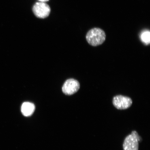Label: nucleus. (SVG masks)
I'll list each match as a JSON object with an SVG mask.
<instances>
[{
    "instance_id": "obj_5",
    "label": "nucleus",
    "mask_w": 150,
    "mask_h": 150,
    "mask_svg": "<svg viewBox=\"0 0 150 150\" xmlns=\"http://www.w3.org/2000/svg\"><path fill=\"white\" fill-rule=\"evenodd\" d=\"M80 88V84L78 81L74 79H70L65 82L62 89L66 95H71L76 93Z\"/></svg>"
},
{
    "instance_id": "obj_4",
    "label": "nucleus",
    "mask_w": 150,
    "mask_h": 150,
    "mask_svg": "<svg viewBox=\"0 0 150 150\" xmlns=\"http://www.w3.org/2000/svg\"><path fill=\"white\" fill-rule=\"evenodd\" d=\"M33 11L37 17L44 18L50 15V7L45 2H39L33 6Z\"/></svg>"
},
{
    "instance_id": "obj_6",
    "label": "nucleus",
    "mask_w": 150,
    "mask_h": 150,
    "mask_svg": "<svg viewBox=\"0 0 150 150\" xmlns=\"http://www.w3.org/2000/svg\"><path fill=\"white\" fill-rule=\"evenodd\" d=\"M35 107L33 103L29 102H24L22 104L21 107V111L22 114L25 117H29L34 112Z\"/></svg>"
},
{
    "instance_id": "obj_2",
    "label": "nucleus",
    "mask_w": 150,
    "mask_h": 150,
    "mask_svg": "<svg viewBox=\"0 0 150 150\" xmlns=\"http://www.w3.org/2000/svg\"><path fill=\"white\" fill-rule=\"evenodd\" d=\"M139 137L136 131H132L131 134L127 136L124 141L123 150H139Z\"/></svg>"
},
{
    "instance_id": "obj_7",
    "label": "nucleus",
    "mask_w": 150,
    "mask_h": 150,
    "mask_svg": "<svg viewBox=\"0 0 150 150\" xmlns=\"http://www.w3.org/2000/svg\"><path fill=\"white\" fill-rule=\"evenodd\" d=\"M150 34L149 31H146L142 33L141 35L142 42L147 45L150 44Z\"/></svg>"
},
{
    "instance_id": "obj_8",
    "label": "nucleus",
    "mask_w": 150,
    "mask_h": 150,
    "mask_svg": "<svg viewBox=\"0 0 150 150\" xmlns=\"http://www.w3.org/2000/svg\"><path fill=\"white\" fill-rule=\"evenodd\" d=\"M40 2H46L49 1V0H38Z\"/></svg>"
},
{
    "instance_id": "obj_3",
    "label": "nucleus",
    "mask_w": 150,
    "mask_h": 150,
    "mask_svg": "<svg viewBox=\"0 0 150 150\" xmlns=\"http://www.w3.org/2000/svg\"><path fill=\"white\" fill-rule=\"evenodd\" d=\"M112 104L118 110H125L130 107L132 104V101L130 97L117 95L113 97Z\"/></svg>"
},
{
    "instance_id": "obj_1",
    "label": "nucleus",
    "mask_w": 150,
    "mask_h": 150,
    "mask_svg": "<svg viewBox=\"0 0 150 150\" xmlns=\"http://www.w3.org/2000/svg\"><path fill=\"white\" fill-rule=\"evenodd\" d=\"M106 39V33L99 28H95L89 30L86 35L87 42L93 46H97L102 45Z\"/></svg>"
}]
</instances>
